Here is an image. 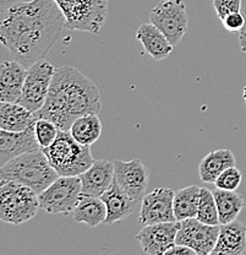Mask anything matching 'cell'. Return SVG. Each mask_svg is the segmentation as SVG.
I'll return each instance as SVG.
<instances>
[{
  "label": "cell",
  "instance_id": "obj_8",
  "mask_svg": "<svg viewBox=\"0 0 246 255\" xmlns=\"http://www.w3.org/2000/svg\"><path fill=\"white\" fill-rule=\"evenodd\" d=\"M150 21L165 34L173 46H178L187 32L189 16L184 0H163L150 12Z\"/></svg>",
  "mask_w": 246,
  "mask_h": 255
},
{
  "label": "cell",
  "instance_id": "obj_22",
  "mask_svg": "<svg viewBox=\"0 0 246 255\" xmlns=\"http://www.w3.org/2000/svg\"><path fill=\"white\" fill-rule=\"evenodd\" d=\"M37 121L34 113L20 103H0V128L9 131H22Z\"/></svg>",
  "mask_w": 246,
  "mask_h": 255
},
{
  "label": "cell",
  "instance_id": "obj_15",
  "mask_svg": "<svg viewBox=\"0 0 246 255\" xmlns=\"http://www.w3.org/2000/svg\"><path fill=\"white\" fill-rule=\"evenodd\" d=\"M84 195L102 196L114 182V162L96 159L87 171L80 175Z\"/></svg>",
  "mask_w": 246,
  "mask_h": 255
},
{
  "label": "cell",
  "instance_id": "obj_4",
  "mask_svg": "<svg viewBox=\"0 0 246 255\" xmlns=\"http://www.w3.org/2000/svg\"><path fill=\"white\" fill-rule=\"evenodd\" d=\"M43 152L58 174L65 177H80L94 162L91 146L76 141L66 130H59L55 141Z\"/></svg>",
  "mask_w": 246,
  "mask_h": 255
},
{
  "label": "cell",
  "instance_id": "obj_28",
  "mask_svg": "<svg viewBox=\"0 0 246 255\" xmlns=\"http://www.w3.org/2000/svg\"><path fill=\"white\" fill-rule=\"evenodd\" d=\"M242 180L243 174L240 169L237 166H233L227 168L223 173L217 178L214 185H216V188H219V189L237 190L239 185L242 184Z\"/></svg>",
  "mask_w": 246,
  "mask_h": 255
},
{
  "label": "cell",
  "instance_id": "obj_18",
  "mask_svg": "<svg viewBox=\"0 0 246 255\" xmlns=\"http://www.w3.org/2000/svg\"><path fill=\"white\" fill-rule=\"evenodd\" d=\"M246 252V226L239 220L221 225L212 254L242 255Z\"/></svg>",
  "mask_w": 246,
  "mask_h": 255
},
{
  "label": "cell",
  "instance_id": "obj_1",
  "mask_svg": "<svg viewBox=\"0 0 246 255\" xmlns=\"http://www.w3.org/2000/svg\"><path fill=\"white\" fill-rule=\"evenodd\" d=\"M65 22L55 0L0 2V41L12 58L27 69L47 57Z\"/></svg>",
  "mask_w": 246,
  "mask_h": 255
},
{
  "label": "cell",
  "instance_id": "obj_3",
  "mask_svg": "<svg viewBox=\"0 0 246 255\" xmlns=\"http://www.w3.org/2000/svg\"><path fill=\"white\" fill-rule=\"evenodd\" d=\"M59 177L42 148L22 153L0 167V179L12 180L42 193Z\"/></svg>",
  "mask_w": 246,
  "mask_h": 255
},
{
  "label": "cell",
  "instance_id": "obj_11",
  "mask_svg": "<svg viewBox=\"0 0 246 255\" xmlns=\"http://www.w3.org/2000/svg\"><path fill=\"white\" fill-rule=\"evenodd\" d=\"M174 194L175 190L161 187L146 194L141 201L139 221L142 226L161 222L176 221L174 214Z\"/></svg>",
  "mask_w": 246,
  "mask_h": 255
},
{
  "label": "cell",
  "instance_id": "obj_6",
  "mask_svg": "<svg viewBox=\"0 0 246 255\" xmlns=\"http://www.w3.org/2000/svg\"><path fill=\"white\" fill-rule=\"evenodd\" d=\"M71 31L99 33L105 22L109 0H55Z\"/></svg>",
  "mask_w": 246,
  "mask_h": 255
},
{
  "label": "cell",
  "instance_id": "obj_25",
  "mask_svg": "<svg viewBox=\"0 0 246 255\" xmlns=\"http://www.w3.org/2000/svg\"><path fill=\"white\" fill-rule=\"evenodd\" d=\"M201 187L190 185L175 190L174 194V214L176 221L196 217L198 199H200Z\"/></svg>",
  "mask_w": 246,
  "mask_h": 255
},
{
  "label": "cell",
  "instance_id": "obj_24",
  "mask_svg": "<svg viewBox=\"0 0 246 255\" xmlns=\"http://www.w3.org/2000/svg\"><path fill=\"white\" fill-rule=\"evenodd\" d=\"M69 131L71 132L76 141L82 145L91 146L102 135V122L98 114H86V116L79 117L74 122Z\"/></svg>",
  "mask_w": 246,
  "mask_h": 255
},
{
  "label": "cell",
  "instance_id": "obj_32",
  "mask_svg": "<svg viewBox=\"0 0 246 255\" xmlns=\"http://www.w3.org/2000/svg\"><path fill=\"white\" fill-rule=\"evenodd\" d=\"M239 42H240V48H242L243 53L246 54V32L243 30L239 32Z\"/></svg>",
  "mask_w": 246,
  "mask_h": 255
},
{
  "label": "cell",
  "instance_id": "obj_26",
  "mask_svg": "<svg viewBox=\"0 0 246 255\" xmlns=\"http://www.w3.org/2000/svg\"><path fill=\"white\" fill-rule=\"evenodd\" d=\"M196 219L200 220L201 222L207 223V225H221V222H219L218 209H217L213 191L207 189V188L201 187Z\"/></svg>",
  "mask_w": 246,
  "mask_h": 255
},
{
  "label": "cell",
  "instance_id": "obj_13",
  "mask_svg": "<svg viewBox=\"0 0 246 255\" xmlns=\"http://www.w3.org/2000/svg\"><path fill=\"white\" fill-rule=\"evenodd\" d=\"M178 230L179 221L147 225L137 233L136 241L140 242L144 253L162 255L176 243Z\"/></svg>",
  "mask_w": 246,
  "mask_h": 255
},
{
  "label": "cell",
  "instance_id": "obj_7",
  "mask_svg": "<svg viewBox=\"0 0 246 255\" xmlns=\"http://www.w3.org/2000/svg\"><path fill=\"white\" fill-rule=\"evenodd\" d=\"M81 193L80 177L59 175L46 190L38 194L39 206L50 215L68 216L75 209Z\"/></svg>",
  "mask_w": 246,
  "mask_h": 255
},
{
  "label": "cell",
  "instance_id": "obj_34",
  "mask_svg": "<svg viewBox=\"0 0 246 255\" xmlns=\"http://www.w3.org/2000/svg\"><path fill=\"white\" fill-rule=\"evenodd\" d=\"M243 97H244V100H245V103H246V86L244 87V91H243Z\"/></svg>",
  "mask_w": 246,
  "mask_h": 255
},
{
  "label": "cell",
  "instance_id": "obj_33",
  "mask_svg": "<svg viewBox=\"0 0 246 255\" xmlns=\"http://www.w3.org/2000/svg\"><path fill=\"white\" fill-rule=\"evenodd\" d=\"M242 11H243V14H244L245 18H246V0H243V9H242ZM244 31L246 32V23H245Z\"/></svg>",
  "mask_w": 246,
  "mask_h": 255
},
{
  "label": "cell",
  "instance_id": "obj_30",
  "mask_svg": "<svg viewBox=\"0 0 246 255\" xmlns=\"http://www.w3.org/2000/svg\"><path fill=\"white\" fill-rule=\"evenodd\" d=\"M222 23L228 32H242L245 27L246 18L243 11L232 12L222 20Z\"/></svg>",
  "mask_w": 246,
  "mask_h": 255
},
{
  "label": "cell",
  "instance_id": "obj_21",
  "mask_svg": "<svg viewBox=\"0 0 246 255\" xmlns=\"http://www.w3.org/2000/svg\"><path fill=\"white\" fill-rule=\"evenodd\" d=\"M75 222L86 223L88 227H97L107 219V206L100 196L81 194L73 211Z\"/></svg>",
  "mask_w": 246,
  "mask_h": 255
},
{
  "label": "cell",
  "instance_id": "obj_31",
  "mask_svg": "<svg viewBox=\"0 0 246 255\" xmlns=\"http://www.w3.org/2000/svg\"><path fill=\"white\" fill-rule=\"evenodd\" d=\"M180 254L197 255L196 252H195L194 249L190 248V247L182 246V244H178V243H175L170 249H168V251H166V253L164 255H180Z\"/></svg>",
  "mask_w": 246,
  "mask_h": 255
},
{
  "label": "cell",
  "instance_id": "obj_29",
  "mask_svg": "<svg viewBox=\"0 0 246 255\" xmlns=\"http://www.w3.org/2000/svg\"><path fill=\"white\" fill-rule=\"evenodd\" d=\"M213 7L219 20H223L232 12L242 11L243 0H213Z\"/></svg>",
  "mask_w": 246,
  "mask_h": 255
},
{
  "label": "cell",
  "instance_id": "obj_27",
  "mask_svg": "<svg viewBox=\"0 0 246 255\" xmlns=\"http://www.w3.org/2000/svg\"><path fill=\"white\" fill-rule=\"evenodd\" d=\"M59 128L55 126L53 122L44 118H37L34 123V132H36L37 141L39 143V147L43 148L48 147L55 141L59 134Z\"/></svg>",
  "mask_w": 246,
  "mask_h": 255
},
{
  "label": "cell",
  "instance_id": "obj_17",
  "mask_svg": "<svg viewBox=\"0 0 246 255\" xmlns=\"http://www.w3.org/2000/svg\"><path fill=\"white\" fill-rule=\"evenodd\" d=\"M100 198L107 206V219L104 223L108 226L130 217L137 204L115 180L113 182L112 187Z\"/></svg>",
  "mask_w": 246,
  "mask_h": 255
},
{
  "label": "cell",
  "instance_id": "obj_16",
  "mask_svg": "<svg viewBox=\"0 0 246 255\" xmlns=\"http://www.w3.org/2000/svg\"><path fill=\"white\" fill-rule=\"evenodd\" d=\"M27 68L17 60H2L0 65V101L17 103L22 94Z\"/></svg>",
  "mask_w": 246,
  "mask_h": 255
},
{
  "label": "cell",
  "instance_id": "obj_14",
  "mask_svg": "<svg viewBox=\"0 0 246 255\" xmlns=\"http://www.w3.org/2000/svg\"><path fill=\"white\" fill-rule=\"evenodd\" d=\"M34 123L22 131H9V130L1 129L0 131V167L22 153L41 148L37 141L36 132H34Z\"/></svg>",
  "mask_w": 246,
  "mask_h": 255
},
{
  "label": "cell",
  "instance_id": "obj_19",
  "mask_svg": "<svg viewBox=\"0 0 246 255\" xmlns=\"http://www.w3.org/2000/svg\"><path fill=\"white\" fill-rule=\"evenodd\" d=\"M136 38L141 42L146 53L158 62L169 57L174 47L165 34L152 22L142 23L136 32Z\"/></svg>",
  "mask_w": 246,
  "mask_h": 255
},
{
  "label": "cell",
  "instance_id": "obj_23",
  "mask_svg": "<svg viewBox=\"0 0 246 255\" xmlns=\"http://www.w3.org/2000/svg\"><path fill=\"white\" fill-rule=\"evenodd\" d=\"M213 195L216 199L221 225H226L237 220L245 206V200L242 194L237 193V190H224L216 188L213 190Z\"/></svg>",
  "mask_w": 246,
  "mask_h": 255
},
{
  "label": "cell",
  "instance_id": "obj_20",
  "mask_svg": "<svg viewBox=\"0 0 246 255\" xmlns=\"http://www.w3.org/2000/svg\"><path fill=\"white\" fill-rule=\"evenodd\" d=\"M233 166H237L234 153L227 148H219V150L211 151L201 159L198 164V174L202 182L214 184L217 178L227 168Z\"/></svg>",
  "mask_w": 246,
  "mask_h": 255
},
{
  "label": "cell",
  "instance_id": "obj_12",
  "mask_svg": "<svg viewBox=\"0 0 246 255\" xmlns=\"http://www.w3.org/2000/svg\"><path fill=\"white\" fill-rule=\"evenodd\" d=\"M114 180L136 203L142 201L148 185V169L139 158L114 162Z\"/></svg>",
  "mask_w": 246,
  "mask_h": 255
},
{
  "label": "cell",
  "instance_id": "obj_9",
  "mask_svg": "<svg viewBox=\"0 0 246 255\" xmlns=\"http://www.w3.org/2000/svg\"><path fill=\"white\" fill-rule=\"evenodd\" d=\"M55 69L57 68L46 59L38 60L31 65L27 69L22 94L17 103L22 105L32 113L41 110L48 97Z\"/></svg>",
  "mask_w": 246,
  "mask_h": 255
},
{
  "label": "cell",
  "instance_id": "obj_2",
  "mask_svg": "<svg viewBox=\"0 0 246 255\" xmlns=\"http://www.w3.org/2000/svg\"><path fill=\"white\" fill-rule=\"evenodd\" d=\"M102 102L97 85L71 65L55 69L46 103L36 118L53 122L60 130L69 131L79 117L99 114Z\"/></svg>",
  "mask_w": 246,
  "mask_h": 255
},
{
  "label": "cell",
  "instance_id": "obj_5",
  "mask_svg": "<svg viewBox=\"0 0 246 255\" xmlns=\"http://www.w3.org/2000/svg\"><path fill=\"white\" fill-rule=\"evenodd\" d=\"M0 219L1 221L21 225L37 215L38 194L32 188L12 180L0 179Z\"/></svg>",
  "mask_w": 246,
  "mask_h": 255
},
{
  "label": "cell",
  "instance_id": "obj_10",
  "mask_svg": "<svg viewBox=\"0 0 246 255\" xmlns=\"http://www.w3.org/2000/svg\"><path fill=\"white\" fill-rule=\"evenodd\" d=\"M221 225L213 226L201 222L196 217L179 221L176 243L187 246L197 255L212 254L218 241Z\"/></svg>",
  "mask_w": 246,
  "mask_h": 255
}]
</instances>
